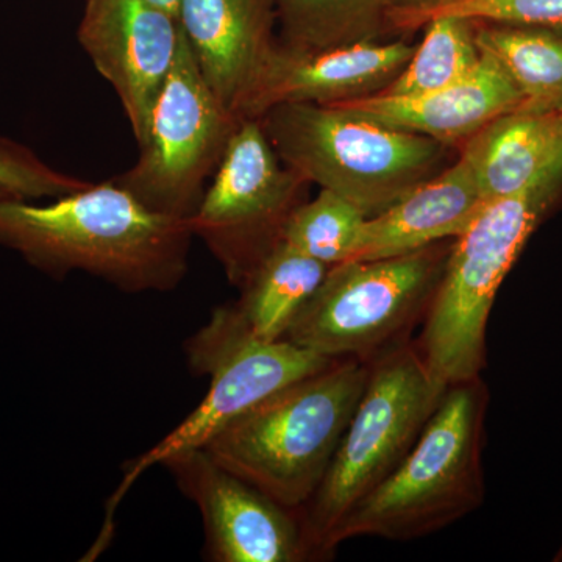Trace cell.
I'll use <instances>...</instances> for the list:
<instances>
[{
	"instance_id": "obj_1",
	"label": "cell",
	"mask_w": 562,
	"mask_h": 562,
	"mask_svg": "<svg viewBox=\"0 0 562 562\" xmlns=\"http://www.w3.org/2000/svg\"><path fill=\"white\" fill-rule=\"evenodd\" d=\"M190 221L144 206L113 180L55 199H0V246L55 279L98 277L128 294L169 292L187 277Z\"/></svg>"
},
{
	"instance_id": "obj_2",
	"label": "cell",
	"mask_w": 562,
	"mask_h": 562,
	"mask_svg": "<svg viewBox=\"0 0 562 562\" xmlns=\"http://www.w3.org/2000/svg\"><path fill=\"white\" fill-rule=\"evenodd\" d=\"M371 364L338 358L273 392L205 447L222 468L299 512L324 479Z\"/></svg>"
},
{
	"instance_id": "obj_3",
	"label": "cell",
	"mask_w": 562,
	"mask_h": 562,
	"mask_svg": "<svg viewBox=\"0 0 562 562\" xmlns=\"http://www.w3.org/2000/svg\"><path fill=\"white\" fill-rule=\"evenodd\" d=\"M561 202L562 161L525 190L484 203L453 239L416 339L425 364L443 386L482 375L487 322L503 280L532 233Z\"/></svg>"
},
{
	"instance_id": "obj_4",
	"label": "cell",
	"mask_w": 562,
	"mask_h": 562,
	"mask_svg": "<svg viewBox=\"0 0 562 562\" xmlns=\"http://www.w3.org/2000/svg\"><path fill=\"white\" fill-rule=\"evenodd\" d=\"M490 387L482 375L450 384L412 452L344 519L333 549L355 538L414 541L483 505Z\"/></svg>"
},
{
	"instance_id": "obj_5",
	"label": "cell",
	"mask_w": 562,
	"mask_h": 562,
	"mask_svg": "<svg viewBox=\"0 0 562 562\" xmlns=\"http://www.w3.org/2000/svg\"><path fill=\"white\" fill-rule=\"evenodd\" d=\"M260 122L288 168L353 203L368 220L453 162V147L341 106L283 103Z\"/></svg>"
},
{
	"instance_id": "obj_6",
	"label": "cell",
	"mask_w": 562,
	"mask_h": 562,
	"mask_svg": "<svg viewBox=\"0 0 562 562\" xmlns=\"http://www.w3.org/2000/svg\"><path fill=\"white\" fill-rule=\"evenodd\" d=\"M446 390L425 364L416 341L372 362L330 465L297 512L310 561L335 554L333 538L339 525L412 452Z\"/></svg>"
},
{
	"instance_id": "obj_7",
	"label": "cell",
	"mask_w": 562,
	"mask_h": 562,
	"mask_svg": "<svg viewBox=\"0 0 562 562\" xmlns=\"http://www.w3.org/2000/svg\"><path fill=\"white\" fill-rule=\"evenodd\" d=\"M449 241L413 254L330 268L283 339L321 357L372 364L413 341L449 258Z\"/></svg>"
},
{
	"instance_id": "obj_8",
	"label": "cell",
	"mask_w": 562,
	"mask_h": 562,
	"mask_svg": "<svg viewBox=\"0 0 562 562\" xmlns=\"http://www.w3.org/2000/svg\"><path fill=\"white\" fill-rule=\"evenodd\" d=\"M184 351L192 371L210 376V390L187 419L125 464L121 483L106 503L101 546L111 538L114 512L144 473L176 454L203 449L251 406L333 361L286 339L269 342L255 338L232 305L214 310L210 321L184 344Z\"/></svg>"
},
{
	"instance_id": "obj_9",
	"label": "cell",
	"mask_w": 562,
	"mask_h": 562,
	"mask_svg": "<svg viewBox=\"0 0 562 562\" xmlns=\"http://www.w3.org/2000/svg\"><path fill=\"white\" fill-rule=\"evenodd\" d=\"M239 122L206 83L181 31L176 61L138 144V160L111 180L147 209L190 221Z\"/></svg>"
},
{
	"instance_id": "obj_10",
	"label": "cell",
	"mask_w": 562,
	"mask_h": 562,
	"mask_svg": "<svg viewBox=\"0 0 562 562\" xmlns=\"http://www.w3.org/2000/svg\"><path fill=\"white\" fill-rule=\"evenodd\" d=\"M308 181L280 160L260 120H241L190 227L220 261L233 286L277 246L306 201Z\"/></svg>"
},
{
	"instance_id": "obj_11",
	"label": "cell",
	"mask_w": 562,
	"mask_h": 562,
	"mask_svg": "<svg viewBox=\"0 0 562 562\" xmlns=\"http://www.w3.org/2000/svg\"><path fill=\"white\" fill-rule=\"evenodd\" d=\"M161 465L198 506L210 561H310L299 513L222 468L205 450L176 454Z\"/></svg>"
},
{
	"instance_id": "obj_12",
	"label": "cell",
	"mask_w": 562,
	"mask_h": 562,
	"mask_svg": "<svg viewBox=\"0 0 562 562\" xmlns=\"http://www.w3.org/2000/svg\"><path fill=\"white\" fill-rule=\"evenodd\" d=\"M77 36L143 143L179 50V18L149 0H87Z\"/></svg>"
},
{
	"instance_id": "obj_13",
	"label": "cell",
	"mask_w": 562,
	"mask_h": 562,
	"mask_svg": "<svg viewBox=\"0 0 562 562\" xmlns=\"http://www.w3.org/2000/svg\"><path fill=\"white\" fill-rule=\"evenodd\" d=\"M417 43L379 41L327 50H276L243 120H260L283 103L339 105L382 94L413 57Z\"/></svg>"
},
{
	"instance_id": "obj_14",
	"label": "cell",
	"mask_w": 562,
	"mask_h": 562,
	"mask_svg": "<svg viewBox=\"0 0 562 562\" xmlns=\"http://www.w3.org/2000/svg\"><path fill=\"white\" fill-rule=\"evenodd\" d=\"M179 21L206 83L243 120L277 47L276 0H181Z\"/></svg>"
},
{
	"instance_id": "obj_15",
	"label": "cell",
	"mask_w": 562,
	"mask_h": 562,
	"mask_svg": "<svg viewBox=\"0 0 562 562\" xmlns=\"http://www.w3.org/2000/svg\"><path fill=\"white\" fill-rule=\"evenodd\" d=\"M524 102V94L512 77L483 52L479 68L468 79L443 90L417 98L375 94L331 106L454 147L462 146L492 121Z\"/></svg>"
},
{
	"instance_id": "obj_16",
	"label": "cell",
	"mask_w": 562,
	"mask_h": 562,
	"mask_svg": "<svg viewBox=\"0 0 562 562\" xmlns=\"http://www.w3.org/2000/svg\"><path fill=\"white\" fill-rule=\"evenodd\" d=\"M484 198L469 162L458 155L438 176L362 225L347 261L383 260L450 241L465 232Z\"/></svg>"
},
{
	"instance_id": "obj_17",
	"label": "cell",
	"mask_w": 562,
	"mask_h": 562,
	"mask_svg": "<svg viewBox=\"0 0 562 562\" xmlns=\"http://www.w3.org/2000/svg\"><path fill=\"white\" fill-rule=\"evenodd\" d=\"M484 201L505 198L562 161V101L524 102L461 146Z\"/></svg>"
},
{
	"instance_id": "obj_18",
	"label": "cell",
	"mask_w": 562,
	"mask_h": 562,
	"mask_svg": "<svg viewBox=\"0 0 562 562\" xmlns=\"http://www.w3.org/2000/svg\"><path fill=\"white\" fill-rule=\"evenodd\" d=\"M330 266L280 241L249 273L233 308L261 341H280L321 286Z\"/></svg>"
},
{
	"instance_id": "obj_19",
	"label": "cell",
	"mask_w": 562,
	"mask_h": 562,
	"mask_svg": "<svg viewBox=\"0 0 562 562\" xmlns=\"http://www.w3.org/2000/svg\"><path fill=\"white\" fill-rule=\"evenodd\" d=\"M395 0H276L280 46L327 50L379 43L392 29Z\"/></svg>"
},
{
	"instance_id": "obj_20",
	"label": "cell",
	"mask_w": 562,
	"mask_h": 562,
	"mask_svg": "<svg viewBox=\"0 0 562 562\" xmlns=\"http://www.w3.org/2000/svg\"><path fill=\"white\" fill-rule=\"evenodd\" d=\"M476 41L512 77L525 102L562 101V27L476 22Z\"/></svg>"
},
{
	"instance_id": "obj_21",
	"label": "cell",
	"mask_w": 562,
	"mask_h": 562,
	"mask_svg": "<svg viewBox=\"0 0 562 562\" xmlns=\"http://www.w3.org/2000/svg\"><path fill=\"white\" fill-rule=\"evenodd\" d=\"M397 79L382 94L417 98L468 79L483 58L476 22L460 16H435Z\"/></svg>"
},
{
	"instance_id": "obj_22",
	"label": "cell",
	"mask_w": 562,
	"mask_h": 562,
	"mask_svg": "<svg viewBox=\"0 0 562 562\" xmlns=\"http://www.w3.org/2000/svg\"><path fill=\"white\" fill-rule=\"evenodd\" d=\"M368 217L341 195L321 190L288 220L281 239L314 260L333 266L349 260Z\"/></svg>"
},
{
	"instance_id": "obj_23",
	"label": "cell",
	"mask_w": 562,
	"mask_h": 562,
	"mask_svg": "<svg viewBox=\"0 0 562 562\" xmlns=\"http://www.w3.org/2000/svg\"><path fill=\"white\" fill-rule=\"evenodd\" d=\"M91 181L57 171L24 144L0 136V190L18 199H57Z\"/></svg>"
},
{
	"instance_id": "obj_24",
	"label": "cell",
	"mask_w": 562,
	"mask_h": 562,
	"mask_svg": "<svg viewBox=\"0 0 562 562\" xmlns=\"http://www.w3.org/2000/svg\"><path fill=\"white\" fill-rule=\"evenodd\" d=\"M435 16H460L490 24L562 27V0H461L432 11L422 27Z\"/></svg>"
},
{
	"instance_id": "obj_25",
	"label": "cell",
	"mask_w": 562,
	"mask_h": 562,
	"mask_svg": "<svg viewBox=\"0 0 562 562\" xmlns=\"http://www.w3.org/2000/svg\"><path fill=\"white\" fill-rule=\"evenodd\" d=\"M457 2L461 0H395L391 16L392 29L394 32L416 31L432 11Z\"/></svg>"
},
{
	"instance_id": "obj_26",
	"label": "cell",
	"mask_w": 562,
	"mask_h": 562,
	"mask_svg": "<svg viewBox=\"0 0 562 562\" xmlns=\"http://www.w3.org/2000/svg\"><path fill=\"white\" fill-rule=\"evenodd\" d=\"M154 5L160 7V9L168 11L172 16L179 18L181 0H149Z\"/></svg>"
},
{
	"instance_id": "obj_27",
	"label": "cell",
	"mask_w": 562,
	"mask_h": 562,
	"mask_svg": "<svg viewBox=\"0 0 562 562\" xmlns=\"http://www.w3.org/2000/svg\"><path fill=\"white\" fill-rule=\"evenodd\" d=\"M553 561L562 562V542H561L560 549H558V552L554 553Z\"/></svg>"
},
{
	"instance_id": "obj_28",
	"label": "cell",
	"mask_w": 562,
	"mask_h": 562,
	"mask_svg": "<svg viewBox=\"0 0 562 562\" xmlns=\"http://www.w3.org/2000/svg\"><path fill=\"white\" fill-rule=\"evenodd\" d=\"M2 198H13V195L9 194V192L0 190V199Z\"/></svg>"
}]
</instances>
